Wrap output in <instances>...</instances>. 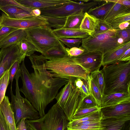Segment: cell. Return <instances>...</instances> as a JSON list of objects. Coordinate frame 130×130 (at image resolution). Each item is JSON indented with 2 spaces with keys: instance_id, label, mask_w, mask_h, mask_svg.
Segmentation results:
<instances>
[{
  "instance_id": "1",
  "label": "cell",
  "mask_w": 130,
  "mask_h": 130,
  "mask_svg": "<svg viewBox=\"0 0 130 130\" xmlns=\"http://www.w3.org/2000/svg\"><path fill=\"white\" fill-rule=\"evenodd\" d=\"M29 58L34 71L30 73L24 60L22 62L20 77L23 86L19 90L38 112L40 117L45 114L46 106L55 98L60 88L69 80L51 76L44 66L46 60L39 55L33 54Z\"/></svg>"
},
{
  "instance_id": "2",
  "label": "cell",
  "mask_w": 130,
  "mask_h": 130,
  "mask_svg": "<svg viewBox=\"0 0 130 130\" xmlns=\"http://www.w3.org/2000/svg\"><path fill=\"white\" fill-rule=\"evenodd\" d=\"M104 95L130 93V60L117 61L103 66Z\"/></svg>"
},
{
  "instance_id": "3",
  "label": "cell",
  "mask_w": 130,
  "mask_h": 130,
  "mask_svg": "<svg viewBox=\"0 0 130 130\" xmlns=\"http://www.w3.org/2000/svg\"><path fill=\"white\" fill-rule=\"evenodd\" d=\"M45 69L51 76L70 80L79 78L87 79L90 74L68 55L63 57L46 60L44 63Z\"/></svg>"
},
{
  "instance_id": "4",
  "label": "cell",
  "mask_w": 130,
  "mask_h": 130,
  "mask_svg": "<svg viewBox=\"0 0 130 130\" xmlns=\"http://www.w3.org/2000/svg\"><path fill=\"white\" fill-rule=\"evenodd\" d=\"M124 43L123 40L118 36L116 30L110 28L82 39L81 46L87 51H98L103 55Z\"/></svg>"
},
{
  "instance_id": "5",
  "label": "cell",
  "mask_w": 130,
  "mask_h": 130,
  "mask_svg": "<svg viewBox=\"0 0 130 130\" xmlns=\"http://www.w3.org/2000/svg\"><path fill=\"white\" fill-rule=\"evenodd\" d=\"M55 99L56 103L62 108L69 121L79 109L83 99L79 90L72 80H69Z\"/></svg>"
},
{
  "instance_id": "6",
  "label": "cell",
  "mask_w": 130,
  "mask_h": 130,
  "mask_svg": "<svg viewBox=\"0 0 130 130\" xmlns=\"http://www.w3.org/2000/svg\"><path fill=\"white\" fill-rule=\"evenodd\" d=\"M21 74L20 69L17 71L14 78L15 80V95L13 93L10 88L11 96L10 106L13 112L15 123L17 126L22 119L35 120L40 118L38 112L32 106L30 102L20 95L19 86L18 81Z\"/></svg>"
},
{
  "instance_id": "7",
  "label": "cell",
  "mask_w": 130,
  "mask_h": 130,
  "mask_svg": "<svg viewBox=\"0 0 130 130\" xmlns=\"http://www.w3.org/2000/svg\"><path fill=\"white\" fill-rule=\"evenodd\" d=\"M28 120L37 130H66L69 122L62 108L57 103L42 117Z\"/></svg>"
},
{
  "instance_id": "8",
  "label": "cell",
  "mask_w": 130,
  "mask_h": 130,
  "mask_svg": "<svg viewBox=\"0 0 130 130\" xmlns=\"http://www.w3.org/2000/svg\"><path fill=\"white\" fill-rule=\"evenodd\" d=\"M26 29L27 39L42 54L54 46L58 42V39L54 34L53 29L47 25Z\"/></svg>"
},
{
  "instance_id": "9",
  "label": "cell",
  "mask_w": 130,
  "mask_h": 130,
  "mask_svg": "<svg viewBox=\"0 0 130 130\" xmlns=\"http://www.w3.org/2000/svg\"><path fill=\"white\" fill-rule=\"evenodd\" d=\"M100 3V0L91 1L85 3L68 0L67 2L57 8L40 9L41 15L57 18L67 17L82 11L84 13L87 12L90 9L99 5Z\"/></svg>"
},
{
  "instance_id": "10",
  "label": "cell",
  "mask_w": 130,
  "mask_h": 130,
  "mask_svg": "<svg viewBox=\"0 0 130 130\" xmlns=\"http://www.w3.org/2000/svg\"><path fill=\"white\" fill-rule=\"evenodd\" d=\"M2 26L18 29H26L40 26L48 25L46 20L41 15L19 19L9 18L4 13L0 16Z\"/></svg>"
},
{
  "instance_id": "11",
  "label": "cell",
  "mask_w": 130,
  "mask_h": 130,
  "mask_svg": "<svg viewBox=\"0 0 130 130\" xmlns=\"http://www.w3.org/2000/svg\"><path fill=\"white\" fill-rule=\"evenodd\" d=\"M25 57L21 53L18 44L1 48L0 51V78L5 72L10 69L16 61L21 63Z\"/></svg>"
},
{
  "instance_id": "12",
  "label": "cell",
  "mask_w": 130,
  "mask_h": 130,
  "mask_svg": "<svg viewBox=\"0 0 130 130\" xmlns=\"http://www.w3.org/2000/svg\"><path fill=\"white\" fill-rule=\"evenodd\" d=\"M103 54L98 51H88L85 50L80 55L73 57L74 61L90 74L99 70L102 65Z\"/></svg>"
},
{
  "instance_id": "13",
  "label": "cell",
  "mask_w": 130,
  "mask_h": 130,
  "mask_svg": "<svg viewBox=\"0 0 130 130\" xmlns=\"http://www.w3.org/2000/svg\"><path fill=\"white\" fill-rule=\"evenodd\" d=\"M101 123L105 130H130V114L103 116Z\"/></svg>"
},
{
  "instance_id": "14",
  "label": "cell",
  "mask_w": 130,
  "mask_h": 130,
  "mask_svg": "<svg viewBox=\"0 0 130 130\" xmlns=\"http://www.w3.org/2000/svg\"><path fill=\"white\" fill-rule=\"evenodd\" d=\"M68 0H16L22 5L28 8L47 9L58 7Z\"/></svg>"
},
{
  "instance_id": "15",
  "label": "cell",
  "mask_w": 130,
  "mask_h": 130,
  "mask_svg": "<svg viewBox=\"0 0 130 130\" xmlns=\"http://www.w3.org/2000/svg\"><path fill=\"white\" fill-rule=\"evenodd\" d=\"M103 116L111 117L130 114V102L101 107Z\"/></svg>"
},
{
  "instance_id": "16",
  "label": "cell",
  "mask_w": 130,
  "mask_h": 130,
  "mask_svg": "<svg viewBox=\"0 0 130 130\" xmlns=\"http://www.w3.org/2000/svg\"><path fill=\"white\" fill-rule=\"evenodd\" d=\"M26 29H18L12 31L0 41V48H6L17 44L27 38Z\"/></svg>"
},
{
  "instance_id": "17",
  "label": "cell",
  "mask_w": 130,
  "mask_h": 130,
  "mask_svg": "<svg viewBox=\"0 0 130 130\" xmlns=\"http://www.w3.org/2000/svg\"><path fill=\"white\" fill-rule=\"evenodd\" d=\"M130 102V93H119L104 95L101 107Z\"/></svg>"
},
{
  "instance_id": "18",
  "label": "cell",
  "mask_w": 130,
  "mask_h": 130,
  "mask_svg": "<svg viewBox=\"0 0 130 130\" xmlns=\"http://www.w3.org/2000/svg\"><path fill=\"white\" fill-rule=\"evenodd\" d=\"M0 110L10 130H17L14 115L9 98L5 95L0 104Z\"/></svg>"
},
{
  "instance_id": "19",
  "label": "cell",
  "mask_w": 130,
  "mask_h": 130,
  "mask_svg": "<svg viewBox=\"0 0 130 130\" xmlns=\"http://www.w3.org/2000/svg\"><path fill=\"white\" fill-rule=\"evenodd\" d=\"M130 48V41L125 43L103 55L102 65L111 64L117 62L122 54Z\"/></svg>"
},
{
  "instance_id": "20",
  "label": "cell",
  "mask_w": 130,
  "mask_h": 130,
  "mask_svg": "<svg viewBox=\"0 0 130 130\" xmlns=\"http://www.w3.org/2000/svg\"><path fill=\"white\" fill-rule=\"evenodd\" d=\"M53 31L58 39L73 38L83 39L88 37L90 35L80 29H72L61 28L53 29Z\"/></svg>"
},
{
  "instance_id": "21",
  "label": "cell",
  "mask_w": 130,
  "mask_h": 130,
  "mask_svg": "<svg viewBox=\"0 0 130 130\" xmlns=\"http://www.w3.org/2000/svg\"><path fill=\"white\" fill-rule=\"evenodd\" d=\"M67 55L64 45L58 40L55 45L39 56L46 60L60 58Z\"/></svg>"
},
{
  "instance_id": "22",
  "label": "cell",
  "mask_w": 130,
  "mask_h": 130,
  "mask_svg": "<svg viewBox=\"0 0 130 130\" xmlns=\"http://www.w3.org/2000/svg\"><path fill=\"white\" fill-rule=\"evenodd\" d=\"M100 22L99 19L86 12L80 29L88 33L90 35L94 34L96 31L99 30Z\"/></svg>"
},
{
  "instance_id": "23",
  "label": "cell",
  "mask_w": 130,
  "mask_h": 130,
  "mask_svg": "<svg viewBox=\"0 0 130 130\" xmlns=\"http://www.w3.org/2000/svg\"><path fill=\"white\" fill-rule=\"evenodd\" d=\"M0 10L3 12L9 17L12 19H22L33 16L31 13L16 6H0Z\"/></svg>"
},
{
  "instance_id": "24",
  "label": "cell",
  "mask_w": 130,
  "mask_h": 130,
  "mask_svg": "<svg viewBox=\"0 0 130 130\" xmlns=\"http://www.w3.org/2000/svg\"><path fill=\"white\" fill-rule=\"evenodd\" d=\"M99 5L90 9L87 13L97 18L102 20L115 3L102 0Z\"/></svg>"
},
{
  "instance_id": "25",
  "label": "cell",
  "mask_w": 130,
  "mask_h": 130,
  "mask_svg": "<svg viewBox=\"0 0 130 130\" xmlns=\"http://www.w3.org/2000/svg\"><path fill=\"white\" fill-rule=\"evenodd\" d=\"M130 7L119 3H115L102 20L107 24L117 15L124 13H130Z\"/></svg>"
},
{
  "instance_id": "26",
  "label": "cell",
  "mask_w": 130,
  "mask_h": 130,
  "mask_svg": "<svg viewBox=\"0 0 130 130\" xmlns=\"http://www.w3.org/2000/svg\"><path fill=\"white\" fill-rule=\"evenodd\" d=\"M85 13L81 11L67 17L65 24L62 28L79 29Z\"/></svg>"
},
{
  "instance_id": "27",
  "label": "cell",
  "mask_w": 130,
  "mask_h": 130,
  "mask_svg": "<svg viewBox=\"0 0 130 130\" xmlns=\"http://www.w3.org/2000/svg\"><path fill=\"white\" fill-rule=\"evenodd\" d=\"M21 54L25 57H29L38 50L35 46L27 38L18 43Z\"/></svg>"
},
{
  "instance_id": "28",
  "label": "cell",
  "mask_w": 130,
  "mask_h": 130,
  "mask_svg": "<svg viewBox=\"0 0 130 130\" xmlns=\"http://www.w3.org/2000/svg\"><path fill=\"white\" fill-rule=\"evenodd\" d=\"M90 95L99 107H101L102 95L98 87L89 76L88 77Z\"/></svg>"
},
{
  "instance_id": "29",
  "label": "cell",
  "mask_w": 130,
  "mask_h": 130,
  "mask_svg": "<svg viewBox=\"0 0 130 130\" xmlns=\"http://www.w3.org/2000/svg\"><path fill=\"white\" fill-rule=\"evenodd\" d=\"M90 76L99 89L102 96L105 87L103 74L102 70L96 71L91 73Z\"/></svg>"
},
{
  "instance_id": "30",
  "label": "cell",
  "mask_w": 130,
  "mask_h": 130,
  "mask_svg": "<svg viewBox=\"0 0 130 130\" xmlns=\"http://www.w3.org/2000/svg\"><path fill=\"white\" fill-rule=\"evenodd\" d=\"M103 117L100 111L94 112L91 114L79 119L72 120L69 122L68 127H70L74 126L82 122L91 120H101Z\"/></svg>"
},
{
  "instance_id": "31",
  "label": "cell",
  "mask_w": 130,
  "mask_h": 130,
  "mask_svg": "<svg viewBox=\"0 0 130 130\" xmlns=\"http://www.w3.org/2000/svg\"><path fill=\"white\" fill-rule=\"evenodd\" d=\"M130 21V13H124L117 15L108 24L111 28L117 30L118 25L123 22Z\"/></svg>"
},
{
  "instance_id": "32",
  "label": "cell",
  "mask_w": 130,
  "mask_h": 130,
  "mask_svg": "<svg viewBox=\"0 0 130 130\" xmlns=\"http://www.w3.org/2000/svg\"><path fill=\"white\" fill-rule=\"evenodd\" d=\"M10 70L6 71L0 78V104L4 99L9 82Z\"/></svg>"
},
{
  "instance_id": "33",
  "label": "cell",
  "mask_w": 130,
  "mask_h": 130,
  "mask_svg": "<svg viewBox=\"0 0 130 130\" xmlns=\"http://www.w3.org/2000/svg\"><path fill=\"white\" fill-rule=\"evenodd\" d=\"M41 15L47 20L48 23V24L47 25L48 26L51 28L52 27L55 28V29L63 28L67 17L57 18Z\"/></svg>"
},
{
  "instance_id": "34",
  "label": "cell",
  "mask_w": 130,
  "mask_h": 130,
  "mask_svg": "<svg viewBox=\"0 0 130 130\" xmlns=\"http://www.w3.org/2000/svg\"><path fill=\"white\" fill-rule=\"evenodd\" d=\"M101 109V107L98 106L89 108L79 109L72 120H76L81 118L94 112L100 111Z\"/></svg>"
},
{
  "instance_id": "35",
  "label": "cell",
  "mask_w": 130,
  "mask_h": 130,
  "mask_svg": "<svg viewBox=\"0 0 130 130\" xmlns=\"http://www.w3.org/2000/svg\"><path fill=\"white\" fill-rule=\"evenodd\" d=\"M67 130H105L100 122L92 124L67 127Z\"/></svg>"
},
{
  "instance_id": "36",
  "label": "cell",
  "mask_w": 130,
  "mask_h": 130,
  "mask_svg": "<svg viewBox=\"0 0 130 130\" xmlns=\"http://www.w3.org/2000/svg\"><path fill=\"white\" fill-rule=\"evenodd\" d=\"M58 39L64 45H66L67 48H71L74 47H79L82 43V39L59 38Z\"/></svg>"
},
{
  "instance_id": "37",
  "label": "cell",
  "mask_w": 130,
  "mask_h": 130,
  "mask_svg": "<svg viewBox=\"0 0 130 130\" xmlns=\"http://www.w3.org/2000/svg\"><path fill=\"white\" fill-rule=\"evenodd\" d=\"M10 6L17 7L25 10L30 13L34 9L26 7L15 0H0V6Z\"/></svg>"
},
{
  "instance_id": "38",
  "label": "cell",
  "mask_w": 130,
  "mask_h": 130,
  "mask_svg": "<svg viewBox=\"0 0 130 130\" xmlns=\"http://www.w3.org/2000/svg\"><path fill=\"white\" fill-rule=\"evenodd\" d=\"M97 106H98L91 96L89 95L82 100L79 109L89 108Z\"/></svg>"
},
{
  "instance_id": "39",
  "label": "cell",
  "mask_w": 130,
  "mask_h": 130,
  "mask_svg": "<svg viewBox=\"0 0 130 130\" xmlns=\"http://www.w3.org/2000/svg\"><path fill=\"white\" fill-rule=\"evenodd\" d=\"M68 55L72 57H77L83 54L85 49L82 46L79 47H74L71 48L66 47Z\"/></svg>"
},
{
  "instance_id": "40",
  "label": "cell",
  "mask_w": 130,
  "mask_h": 130,
  "mask_svg": "<svg viewBox=\"0 0 130 130\" xmlns=\"http://www.w3.org/2000/svg\"><path fill=\"white\" fill-rule=\"evenodd\" d=\"M116 30L118 36L123 40L124 43L130 41V28Z\"/></svg>"
},
{
  "instance_id": "41",
  "label": "cell",
  "mask_w": 130,
  "mask_h": 130,
  "mask_svg": "<svg viewBox=\"0 0 130 130\" xmlns=\"http://www.w3.org/2000/svg\"><path fill=\"white\" fill-rule=\"evenodd\" d=\"M88 78L87 79H83V84L81 87L78 89L81 93L83 99L90 95L89 84Z\"/></svg>"
},
{
  "instance_id": "42",
  "label": "cell",
  "mask_w": 130,
  "mask_h": 130,
  "mask_svg": "<svg viewBox=\"0 0 130 130\" xmlns=\"http://www.w3.org/2000/svg\"><path fill=\"white\" fill-rule=\"evenodd\" d=\"M20 64L19 61H17L13 64L10 69L9 80L11 82L10 88H12L13 79L18 70L20 68Z\"/></svg>"
},
{
  "instance_id": "43",
  "label": "cell",
  "mask_w": 130,
  "mask_h": 130,
  "mask_svg": "<svg viewBox=\"0 0 130 130\" xmlns=\"http://www.w3.org/2000/svg\"><path fill=\"white\" fill-rule=\"evenodd\" d=\"M17 29H18L1 25L0 27V41L11 32Z\"/></svg>"
},
{
  "instance_id": "44",
  "label": "cell",
  "mask_w": 130,
  "mask_h": 130,
  "mask_svg": "<svg viewBox=\"0 0 130 130\" xmlns=\"http://www.w3.org/2000/svg\"><path fill=\"white\" fill-rule=\"evenodd\" d=\"M100 21L99 29L98 30L95 31L94 34L104 32L111 28L108 25L104 22L102 20H100Z\"/></svg>"
},
{
  "instance_id": "45",
  "label": "cell",
  "mask_w": 130,
  "mask_h": 130,
  "mask_svg": "<svg viewBox=\"0 0 130 130\" xmlns=\"http://www.w3.org/2000/svg\"><path fill=\"white\" fill-rule=\"evenodd\" d=\"M130 60V48L127 50L118 60L117 61H126Z\"/></svg>"
},
{
  "instance_id": "46",
  "label": "cell",
  "mask_w": 130,
  "mask_h": 130,
  "mask_svg": "<svg viewBox=\"0 0 130 130\" xmlns=\"http://www.w3.org/2000/svg\"><path fill=\"white\" fill-rule=\"evenodd\" d=\"M0 130H10L0 110Z\"/></svg>"
},
{
  "instance_id": "47",
  "label": "cell",
  "mask_w": 130,
  "mask_h": 130,
  "mask_svg": "<svg viewBox=\"0 0 130 130\" xmlns=\"http://www.w3.org/2000/svg\"><path fill=\"white\" fill-rule=\"evenodd\" d=\"M26 119L25 118L21 119L16 126L17 130H27L25 122Z\"/></svg>"
},
{
  "instance_id": "48",
  "label": "cell",
  "mask_w": 130,
  "mask_h": 130,
  "mask_svg": "<svg viewBox=\"0 0 130 130\" xmlns=\"http://www.w3.org/2000/svg\"><path fill=\"white\" fill-rule=\"evenodd\" d=\"M107 1L119 3L130 7L129 0H106Z\"/></svg>"
},
{
  "instance_id": "49",
  "label": "cell",
  "mask_w": 130,
  "mask_h": 130,
  "mask_svg": "<svg viewBox=\"0 0 130 130\" xmlns=\"http://www.w3.org/2000/svg\"><path fill=\"white\" fill-rule=\"evenodd\" d=\"M101 120H95L87 121L80 123L75 125H82L96 123L100 122Z\"/></svg>"
},
{
  "instance_id": "50",
  "label": "cell",
  "mask_w": 130,
  "mask_h": 130,
  "mask_svg": "<svg viewBox=\"0 0 130 130\" xmlns=\"http://www.w3.org/2000/svg\"><path fill=\"white\" fill-rule=\"evenodd\" d=\"M130 21H128L121 23L118 25L117 30H123L130 28Z\"/></svg>"
},
{
  "instance_id": "51",
  "label": "cell",
  "mask_w": 130,
  "mask_h": 130,
  "mask_svg": "<svg viewBox=\"0 0 130 130\" xmlns=\"http://www.w3.org/2000/svg\"><path fill=\"white\" fill-rule=\"evenodd\" d=\"M31 13L33 16H38L41 15V12L40 9H34Z\"/></svg>"
},
{
  "instance_id": "52",
  "label": "cell",
  "mask_w": 130,
  "mask_h": 130,
  "mask_svg": "<svg viewBox=\"0 0 130 130\" xmlns=\"http://www.w3.org/2000/svg\"><path fill=\"white\" fill-rule=\"evenodd\" d=\"M25 122L27 126V130H32L31 125L30 123L28 121V119H26Z\"/></svg>"
},
{
  "instance_id": "53",
  "label": "cell",
  "mask_w": 130,
  "mask_h": 130,
  "mask_svg": "<svg viewBox=\"0 0 130 130\" xmlns=\"http://www.w3.org/2000/svg\"><path fill=\"white\" fill-rule=\"evenodd\" d=\"M29 122L30 123V124H31V126H32V130H37L36 129V128L34 127V126L32 125V124L29 121Z\"/></svg>"
},
{
  "instance_id": "54",
  "label": "cell",
  "mask_w": 130,
  "mask_h": 130,
  "mask_svg": "<svg viewBox=\"0 0 130 130\" xmlns=\"http://www.w3.org/2000/svg\"><path fill=\"white\" fill-rule=\"evenodd\" d=\"M1 20L0 19V27H1Z\"/></svg>"
},
{
  "instance_id": "55",
  "label": "cell",
  "mask_w": 130,
  "mask_h": 130,
  "mask_svg": "<svg viewBox=\"0 0 130 130\" xmlns=\"http://www.w3.org/2000/svg\"><path fill=\"white\" fill-rule=\"evenodd\" d=\"M66 130H67V129H66Z\"/></svg>"
}]
</instances>
